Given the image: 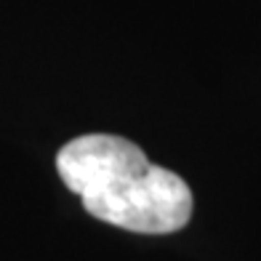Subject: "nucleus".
I'll list each match as a JSON object with an SVG mask.
<instances>
[{"label": "nucleus", "instance_id": "nucleus-1", "mask_svg": "<svg viewBox=\"0 0 261 261\" xmlns=\"http://www.w3.org/2000/svg\"><path fill=\"white\" fill-rule=\"evenodd\" d=\"M56 171L93 219L139 234H171L192 219L195 197L179 173L149 163L134 141L86 134L59 149Z\"/></svg>", "mask_w": 261, "mask_h": 261}]
</instances>
